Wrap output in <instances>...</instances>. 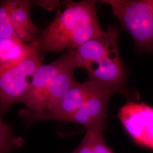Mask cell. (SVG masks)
Listing matches in <instances>:
<instances>
[{
    "instance_id": "52a82bcc",
    "label": "cell",
    "mask_w": 153,
    "mask_h": 153,
    "mask_svg": "<svg viewBox=\"0 0 153 153\" xmlns=\"http://www.w3.org/2000/svg\"><path fill=\"white\" fill-rule=\"evenodd\" d=\"M87 81L90 83L88 97L68 121L80 124L86 128L95 126H107L108 104L115 93Z\"/></svg>"
},
{
    "instance_id": "3957f363",
    "label": "cell",
    "mask_w": 153,
    "mask_h": 153,
    "mask_svg": "<svg viewBox=\"0 0 153 153\" xmlns=\"http://www.w3.org/2000/svg\"><path fill=\"white\" fill-rule=\"evenodd\" d=\"M74 51L68 50L56 60L37 69L22 102L26 108L19 111L25 126H32L52 109L76 80Z\"/></svg>"
},
{
    "instance_id": "277c9868",
    "label": "cell",
    "mask_w": 153,
    "mask_h": 153,
    "mask_svg": "<svg viewBox=\"0 0 153 153\" xmlns=\"http://www.w3.org/2000/svg\"><path fill=\"white\" fill-rule=\"evenodd\" d=\"M133 39L138 53L153 55V0H104Z\"/></svg>"
},
{
    "instance_id": "6da1fadb",
    "label": "cell",
    "mask_w": 153,
    "mask_h": 153,
    "mask_svg": "<svg viewBox=\"0 0 153 153\" xmlns=\"http://www.w3.org/2000/svg\"><path fill=\"white\" fill-rule=\"evenodd\" d=\"M120 31L116 24L109 25L106 31L74 51V61L76 68L86 71L88 81L119 93L128 101L138 102L139 95L132 92L127 85L129 70L117 45Z\"/></svg>"
},
{
    "instance_id": "7c38bea8",
    "label": "cell",
    "mask_w": 153,
    "mask_h": 153,
    "mask_svg": "<svg viewBox=\"0 0 153 153\" xmlns=\"http://www.w3.org/2000/svg\"><path fill=\"white\" fill-rule=\"evenodd\" d=\"M25 142L20 136H16L11 125L5 124L0 116V153H11L21 148Z\"/></svg>"
},
{
    "instance_id": "8992f818",
    "label": "cell",
    "mask_w": 153,
    "mask_h": 153,
    "mask_svg": "<svg viewBox=\"0 0 153 153\" xmlns=\"http://www.w3.org/2000/svg\"><path fill=\"white\" fill-rule=\"evenodd\" d=\"M117 117L133 142L153 150V106L128 101L119 108Z\"/></svg>"
},
{
    "instance_id": "7a4b0ae2",
    "label": "cell",
    "mask_w": 153,
    "mask_h": 153,
    "mask_svg": "<svg viewBox=\"0 0 153 153\" xmlns=\"http://www.w3.org/2000/svg\"><path fill=\"white\" fill-rule=\"evenodd\" d=\"M53 20L35 39L40 60L47 53L76 50L103 33L96 1H66Z\"/></svg>"
},
{
    "instance_id": "5b68a950",
    "label": "cell",
    "mask_w": 153,
    "mask_h": 153,
    "mask_svg": "<svg viewBox=\"0 0 153 153\" xmlns=\"http://www.w3.org/2000/svg\"><path fill=\"white\" fill-rule=\"evenodd\" d=\"M21 62L0 74V116L3 117L9 108L22 103L33 77L42 65L36 51V45Z\"/></svg>"
},
{
    "instance_id": "5bb4252c",
    "label": "cell",
    "mask_w": 153,
    "mask_h": 153,
    "mask_svg": "<svg viewBox=\"0 0 153 153\" xmlns=\"http://www.w3.org/2000/svg\"><path fill=\"white\" fill-rule=\"evenodd\" d=\"M0 22H10L7 1H2L0 2Z\"/></svg>"
},
{
    "instance_id": "4fadbf2b",
    "label": "cell",
    "mask_w": 153,
    "mask_h": 153,
    "mask_svg": "<svg viewBox=\"0 0 153 153\" xmlns=\"http://www.w3.org/2000/svg\"><path fill=\"white\" fill-rule=\"evenodd\" d=\"M18 38L10 22H0V39Z\"/></svg>"
},
{
    "instance_id": "9a60e30c",
    "label": "cell",
    "mask_w": 153,
    "mask_h": 153,
    "mask_svg": "<svg viewBox=\"0 0 153 153\" xmlns=\"http://www.w3.org/2000/svg\"><path fill=\"white\" fill-rule=\"evenodd\" d=\"M37 2L38 5L45 7L48 10L55 8L59 4L58 1H42Z\"/></svg>"
},
{
    "instance_id": "ba28073f",
    "label": "cell",
    "mask_w": 153,
    "mask_h": 153,
    "mask_svg": "<svg viewBox=\"0 0 153 153\" xmlns=\"http://www.w3.org/2000/svg\"><path fill=\"white\" fill-rule=\"evenodd\" d=\"M90 83L86 81L79 83L76 80L72 83L64 96L55 107L42 115L38 121L57 120L68 121L88 97Z\"/></svg>"
},
{
    "instance_id": "30bf717a",
    "label": "cell",
    "mask_w": 153,
    "mask_h": 153,
    "mask_svg": "<svg viewBox=\"0 0 153 153\" xmlns=\"http://www.w3.org/2000/svg\"><path fill=\"white\" fill-rule=\"evenodd\" d=\"M33 47V42L26 43L19 38L0 39V74L23 60Z\"/></svg>"
},
{
    "instance_id": "9c48e42d",
    "label": "cell",
    "mask_w": 153,
    "mask_h": 153,
    "mask_svg": "<svg viewBox=\"0 0 153 153\" xmlns=\"http://www.w3.org/2000/svg\"><path fill=\"white\" fill-rule=\"evenodd\" d=\"M10 21L18 38L26 43H31L41 31L33 23L30 11L32 2L28 0L7 1Z\"/></svg>"
},
{
    "instance_id": "8fae6325",
    "label": "cell",
    "mask_w": 153,
    "mask_h": 153,
    "mask_svg": "<svg viewBox=\"0 0 153 153\" xmlns=\"http://www.w3.org/2000/svg\"><path fill=\"white\" fill-rule=\"evenodd\" d=\"M106 129L100 126L87 128L82 142L71 153H115L104 139L103 133Z\"/></svg>"
}]
</instances>
